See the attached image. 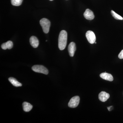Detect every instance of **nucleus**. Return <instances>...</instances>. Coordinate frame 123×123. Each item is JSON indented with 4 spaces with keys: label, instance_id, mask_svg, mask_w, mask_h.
Returning a JSON list of instances; mask_svg holds the SVG:
<instances>
[{
    "label": "nucleus",
    "instance_id": "nucleus-5",
    "mask_svg": "<svg viewBox=\"0 0 123 123\" xmlns=\"http://www.w3.org/2000/svg\"><path fill=\"white\" fill-rule=\"evenodd\" d=\"M86 37L88 42L91 44H93L96 40V37L93 32L91 31H88L86 33Z\"/></svg>",
    "mask_w": 123,
    "mask_h": 123
},
{
    "label": "nucleus",
    "instance_id": "nucleus-15",
    "mask_svg": "<svg viewBox=\"0 0 123 123\" xmlns=\"http://www.w3.org/2000/svg\"><path fill=\"white\" fill-rule=\"evenodd\" d=\"M22 1L23 0H11L12 5L15 6H18L21 5Z\"/></svg>",
    "mask_w": 123,
    "mask_h": 123
},
{
    "label": "nucleus",
    "instance_id": "nucleus-1",
    "mask_svg": "<svg viewBox=\"0 0 123 123\" xmlns=\"http://www.w3.org/2000/svg\"><path fill=\"white\" fill-rule=\"evenodd\" d=\"M68 39V34L66 31H61L58 39V46L61 50H63L66 48Z\"/></svg>",
    "mask_w": 123,
    "mask_h": 123
},
{
    "label": "nucleus",
    "instance_id": "nucleus-17",
    "mask_svg": "<svg viewBox=\"0 0 123 123\" xmlns=\"http://www.w3.org/2000/svg\"><path fill=\"white\" fill-rule=\"evenodd\" d=\"M112 106H111L109 107H108L107 108L108 110H109L110 111L111 110V108H112Z\"/></svg>",
    "mask_w": 123,
    "mask_h": 123
},
{
    "label": "nucleus",
    "instance_id": "nucleus-12",
    "mask_svg": "<svg viewBox=\"0 0 123 123\" xmlns=\"http://www.w3.org/2000/svg\"><path fill=\"white\" fill-rule=\"evenodd\" d=\"M22 105L23 110L25 112H29L33 108V106L27 102H24L23 103Z\"/></svg>",
    "mask_w": 123,
    "mask_h": 123
},
{
    "label": "nucleus",
    "instance_id": "nucleus-11",
    "mask_svg": "<svg viewBox=\"0 0 123 123\" xmlns=\"http://www.w3.org/2000/svg\"><path fill=\"white\" fill-rule=\"evenodd\" d=\"M13 46V43L11 41H8L6 43H2L1 44V47L2 49L4 50H6V49H11L12 48Z\"/></svg>",
    "mask_w": 123,
    "mask_h": 123
},
{
    "label": "nucleus",
    "instance_id": "nucleus-19",
    "mask_svg": "<svg viewBox=\"0 0 123 123\" xmlns=\"http://www.w3.org/2000/svg\"><path fill=\"white\" fill-rule=\"evenodd\" d=\"M50 0V1H53V0Z\"/></svg>",
    "mask_w": 123,
    "mask_h": 123
},
{
    "label": "nucleus",
    "instance_id": "nucleus-9",
    "mask_svg": "<svg viewBox=\"0 0 123 123\" xmlns=\"http://www.w3.org/2000/svg\"><path fill=\"white\" fill-rule=\"evenodd\" d=\"M30 43L34 48H37L39 44L38 40L35 36H32L30 38Z\"/></svg>",
    "mask_w": 123,
    "mask_h": 123
},
{
    "label": "nucleus",
    "instance_id": "nucleus-8",
    "mask_svg": "<svg viewBox=\"0 0 123 123\" xmlns=\"http://www.w3.org/2000/svg\"><path fill=\"white\" fill-rule=\"evenodd\" d=\"M110 97V94L104 91H102L100 92L98 95L99 100L103 102H105Z\"/></svg>",
    "mask_w": 123,
    "mask_h": 123
},
{
    "label": "nucleus",
    "instance_id": "nucleus-2",
    "mask_svg": "<svg viewBox=\"0 0 123 123\" xmlns=\"http://www.w3.org/2000/svg\"><path fill=\"white\" fill-rule=\"evenodd\" d=\"M40 24L42 27L43 32L46 34L48 33L51 25L50 21L47 18H43L40 21Z\"/></svg>",
    "mask_w": 123,
    "mask_h": 123
},
{
    "label": "nucleus",
    "instance_id": "nucleus-3",
    "mask_svg": "<svg viewBox=\"0 0 123 123\" xmlns=\"http://www.w3.org/2000/svg\"><path fill=\"white\" fill-rule=\"evenodd\" d=\"M32 69L36 72L41 73L45 75L48 74L49 72L47 69L43 65H34L32 67Z\"/></svg>",
    "mask_w": 123,
    "mask_h": 123
},
{
    "label": "nucleus",
    "instance_id": "nucleus-14",
    "mask_svg": "<svg viewBox=\"0 0 123 123\" xmlns=\"http://www.w3.org/2000/svg\"><path fill=\"white\" fill-rule=\"evenodd\" d=\"M111 13L112 15V17H113L115 19L117 20H123V18L121 16L117 14L115 12H114L113 10H111Z\"/></svg>",
    "mask_w": 123,
    "mask_h": 123
},
{
    "label": "nucleus",
    "instance_id": "nucleus-7",
    "mask_svg": "<svg viewBox=\"0 0 123 123\" xmlns=\"http://www.w3.org/2000/svg\"><path fill=\"white\" fill-rule=\"evenodd\" d=\"M76 50V44L74 42H71L68 46L69 54L70 56L73 57L74 56Z\"/></svg>",
    "mask_w": 123,
    "mask_h": 123
},
{
    "label": "nucleus",
    "instance_id": "nucleus-13",
    "mask_svg": "<svg viewBox=\"0 0 123 123\" xmlns=\"http://www.w3.org/2000/svg\"><path fill=\"white\" fill-rule=\"evenodd\" d=\"M9 81L10 82H11V84L14 86L16 87H18L21 86L22 85L20 82H18V81L15 78L13 77H10L9 78Z\"/></svg>",
    "mask_w": 123,
    "mask_h": 123
},
{
    "label": "nucleus",
    "instance_id": "nucleus-10",
    "mask_svg": "<svg viewBox=\"0 0 123 123\" xmlns=\"http://www.w3.org/2000/svg\"><path fill=\"white\" fill-rule=\"evenodd\" d=\"M100 77L101 78L104 80L112 81L113 80V77L112 75L110 74L107 73L106 72L103 73H101L100 75Z\"/></svg>",
    "mask_w": 123,
    "mask_h": 123
},
{
    "label": "nucleus",
    "instance_id": "nucleus-16",
    "mask_svg": "<svg viewBox=\"0 0 123 123\" xmlns=\"http://www.w3.org/2000/svg\"><path fill=\"white\" fill-rule=\"evenodd\" d=\"M118 57L120 59H123V50L121 51L118 55Z\"/></svg>",
    "mask_w": 123,
    "mask_h": 123
},
{
    "label": "nucleus",
    "instance_id": "nucleus-4",
    "mask_svg": "<svg viewBox=\"0 0 123 123\" xmlns=\"http://www.w3.org/2000/svg\"><path fill=\"white\" fill-rule=\"evenodd\" d=\"M80 98L78 96L73 97L68 103V106L69 107L74 108L76 107L79 105Z\"/></svg>",
    "mask_w": 123,
    "mask_h": 123
},
{
    "label": "nucleus",
    "instance_id": "nucleus-6",
    "mask_svg": "<svg viewBox=\"0 0 123 123\" xmlns=\"http://www.w3.org/2000/svg\"><path fill=\"white\" fill-rule=\"evenodd\" d=\"M84 15L86 19L88 20H92L94 18L93 13L89 9H87L86 10L84 14Z\"/></svg>",
    "mask_w": 123,
    "mask_h": 123
},
{
    "label": "nucleus",
    "instance_id": "nucleus-18",
    "mask_svg": "<svg viewBox=\"0 0 123 123\" xmlns=\"http://www.w3.org/2000/svg\"><path fill=\"white\" fill-rule=\"evenodd\" d=\"M95 44H96V43H96V42H95Z\"/></svg>",
    "mask_w": 123,
    "mask_h": 123
}]
</instances>
